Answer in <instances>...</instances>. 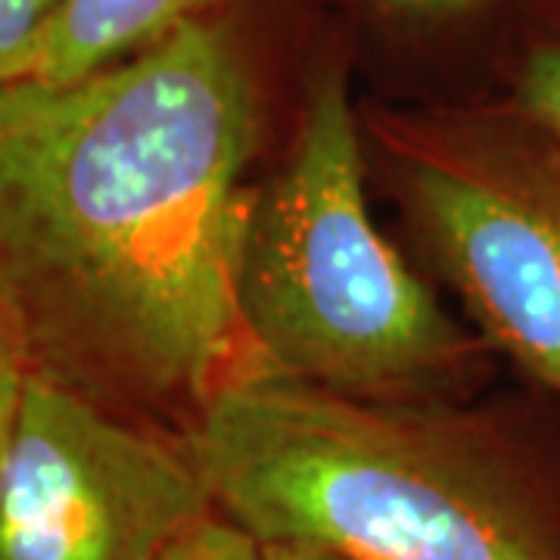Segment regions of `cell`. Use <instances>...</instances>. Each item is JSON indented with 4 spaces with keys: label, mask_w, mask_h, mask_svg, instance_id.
I'll return each mask as SVG.
<instances>
[{
    "label": "cell",
    "mask_w": 560,
    "mask_h": 560,
    "mask_svg": "<svg viewBox=\"0 0 560 560\" xmlns=\"http://www.w3.org/2000/svg\"><path fill=\"white\" fill-rule=\"evenodd\" d=\"M62 0H0V88L28 81Z\"/></svg>",
    "instance_id": "obj_7"
},
{
    "label": "cell",
    "mask_w": 560,
    "mask_h": 560,
    "mask_svg": "<svg viewBox=\"0 0 560 560\" xmlns=\"http://www.w3.org/2000/svg\"><path fill=\"white\" fill-rule=\"evenodd\" d=\"M259 97L190 22L84 79L0 88V334L121 415H197L246 337L237 249Z\"/></svg>",
    "instance_id": "obj_1"
},
{
    "label": "cell",
    "mask_w": 560,
    "mask_h": 560,
    "mask_svg": "<svg viewBox=\"0 0 560 560\" xmlns=\"http://www.w3.org/2000/svg\"><path fill=\"white\" fill-rule=\"evenodd\" d=\"M212 511L184 442L28 374L0 464V560H162Z\"/></svg>",
    "instance_id": "obj_4"
},
{
    "label": "cell",
    "mask_w": 560,
    "mask_h": 560,
    "mask_svg": "<svg viewBox=\"0 0 560 560\" xmlns=\"http://www.w3.org/2000/svg\"><path fill=\"white\" fill-rule=\"evenodd\" d=\"M212 508L265 548L342 560H560L517 474L458 423L381 396L241 374L187 427Z\"/></svg>",
    "instance_id": "obj_2"
},
{
    "label": "cell",
    "mask_w": 560,
    "mask_h": 560,
    "mask_svg": "<svg viewBox=\"0 0 560 560\" xmlns=\"http://www.w3.org/2000/svg\"><path fill=\"white\" fill-rule=\"evenodd\" d=\"M237 312L268 374L352 396L448 371L464 334L368 212L355 109L324 72L287 165L259 187L237 249Z\"/></svg>",
    "instance_id": "obj_3"
},
{
    "label": "cell",
    "mask_w": 560,
    "mask_h": 560,
    "mask_svg": "<svg viewBox=\"0 0 560 560\" xmlns=\"http://www.w3.org/2000/svg\"><path fill=\"white\" fill-rule=\"evenodd\" d=\"M386 3L408 13H458V10L480 7L486 0H386Z\"/></svg>",
    "instance_id": "obj_11"
},
{
    "label": "cell",
    "mask_w": 560,
    "mask_h": 560,
    "mask_svg": "<svg viewBox=\"0 0 560 560\" xmlns=\"http://www.w3.org/2000/svg\"><path fill=\"white\" fill-rule=\"evenodd\" d=\"M215 0H62L32 81L62 84L101 72L200 22Z\"/></svg>",
    "instance_id": "obj_6"
},
{
    "label": "cell",
    "mask_w": 560,
    "mask_h": 560,
    "mask_svg": "<svg viewBox=\"0 0 560 560\" xmlns=\"http://www.w3.org/2000/svg\"><path fill=\"white\" fill-rule=\"evenodd\" d=\"M162 560H268L265 545L219 511L184 533Z\"/></svg>",
    "instance_id": "obj_8"
},
{
    "label": "cell",
    "mask_w": 560,
    "mask_h": 560,
    "mask_svg": "<svg viewBox=\"0 0 560 560\" xmlns=\"http://www.w3.org/2000/svg\"><path fill=\"white\" fill-rule=\"evenodd\" d=\"M268 560H342L320 548H265Z\"/></svg>",
    "instance_id": "obj_12"
},
{
    "label": "cell",
    "mask_w": 560,
    "mask_h": 560,
    "mask_svg": "<svg viewBox=\"0 0 560 560\" xmlns=\"http://www.w3.org/2000/svg\"><path fill=\"white\" fill-rule=\"evenodd\" d=\"M408 194L464 302L560 399V175L541 162L445 150L408 165Z\"/></svg>",
    "instance_id": "obj_5"
},
{
    "label": "cell",
    "mask_w": 560,
    "mask_h": 560,
    "mask_svg": "<svg viewBox=\"0 0 560 560\" xmlns=\"http://www.w3.org/2000/svg\"><path fill=\"white\" fill-rule=\"evenodd\" d=\"M25 381H28V371L16 355V349L7 342V337L0 334V464L7 455V445L13 436V427H16V415H20L22 393H25Z\"/></svg>",
    "instance_id": "obj_10"
},
{
    "label": "cell",
    "mask_w": 560,
    "mask_h": 560,
    "mask_svg": "<svg viewBox=\"0 0 560 560\" xmlns=\"http://www.w3.org/2000/svg\"><path fill=\"white\" fill-rule=\"evenodd\" d=\"M521 103L526 116L560 147V44L541 47L526 60Z\"/></svg>",
    "instance_id": "obj_9"
}]
</instances>
